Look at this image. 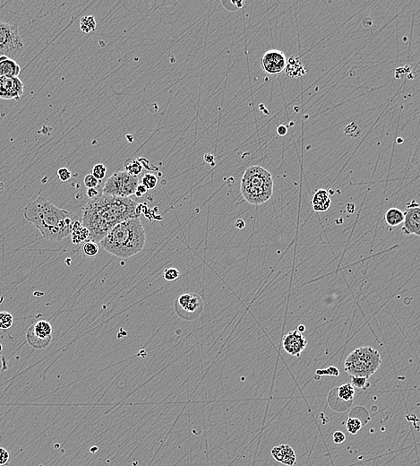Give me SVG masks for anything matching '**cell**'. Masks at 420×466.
I'll use <instances>...</instances> for the list:
<instances>
[{
    "label": "cell",
    "instance_id": "cell-1",
    "mask_svg": "<svg viewBox=\"0 0 420 466\" xmlns=\"http://www.w3.org/2000/svg\"><path fill=\"white\" fill-rule=\"evenodd\" d=\"M137 216V205L134 200L100 194L86 203L82 223L89 231V239L97 243L116 225Z\"/></svg>",
    "mask_w": 420,
    "mask_h": 466
},
{
    "label": "cell",
    "instance_id": "cell-2",
    "mask_svg": "<svg viewBox=\"0 0 420 466\" xmlns=\"http://www.w3.org/2000/svg\"><path fill=\"white\" fill-rule=\"evenodd\" d=\"M23 217L40 231L43 238L60 241L70 235L78 217L69 211L60 209L43 197L29 203L23 209Z\"/></svg>",
    "mask_w": 420,
    "mask_h": 466
},
{
    "label": "cell",
    "instance_id": "cell-3",
    "mask_svg": "<svg viewBox=\"0 0 420 466\" xmlns=\"http://www.w3.org/2000/svg\"><path fill=\"white\" fill-rule=\"evenodd\" d=\"M145 240V230L137 216L116 225L100 241V244L109 254L127 259L143 250Z\"/></svg>",
    "mask_w": 420,
    "mask_h": 466
},
{
    "label": "cell",
    "instance_id": "cell-4",
    "mask_svg": "<svg viewBox=\"0 0 420 466\" xmlns=\"http://www.w3.org/2000/svg\"><path fill=\"white\" fill-rule=\"evenodd\" d=\"M240 191L250 205H260L266 203L273 193L272 174L261 166L246 169L240 183Z\"/></svg>",
    "mask_w": 420,
    "mask_h": 466
},
{
    "label": "cell",
    "instance_id": "cell-5",
    "mask_svg": "<svg viewBox=\"0 0 420 466\" xmlns=\"http://www.w3.org/2000/svg\"><path fill=\"white\" fill-rule=\"evenodd\" d=\"M380 353L370 346L360 347L347 357L344 370L351 376H361L368 379L380 368Z\"/></svg>",
    "mask_w": 420,
    "mask_h": 466
},
{
    "label": "cell",
    "instance_id": "cell-6",
    "mask_svg": "<svg viewBox=\"0 0 420 466\" xmlns=\"http://www.w3.org/2000/svg\"><path fill=\"white\" fill-rule=\"evenodd\" d=\"M139 185L138 177L132 176L125 171H118L109 177L105 182L103 188V194L129 198L132 195H135Z\"/></svg>",
    "mask_w": 420,
    "mask_h": 466
},
{
    "label": "cell",
    "instance_id": "cell-7",
    "mask_svg": "<svg viewBox=\"0 0 420 466\" xmlns=\"http://www.w3.org/2000/svg\"><path fill=\"white\" fill-rule=\"evenodd\" d=\"M23 42L18 26L0 20V57L16 60L22 55Z\"/></svg>",
    "mask_w": 420,
    "mask_h": 466
},
{
    "label": "cell",
    "instance_id": "cell-8",
    "mask_svg": "<svg viewBox=\"0 0 420 466\" xmlns=\"http://www.w3.org/2000/svg\"><path fill=\"white\" fill-rule=\"evenodd\" d=\"M52 325L46 320H40L27 330L26 339L29 344L36 350H42L50 345L52 340Z\"/></svg>",
    "mask_w": 420,
    "mask_h": 466
},
{
    "label": "cell",
    "instance_id": "cell-9",
    "mask_svg": "<svg viewBox=\"0 0 420 466\" xmlns=\"http://www.w3.org/2000/svg\"><path fill=\"white\" fill-rule=\"evenodd\" d=\"M175 307L183 319L192 320L196 319L204 309V302L196 293H185L178 297Z\"/></svg>",
    "mask_w": 420,
    "mask_h": 466
},
{
    "label": "cell",
    "instance_id": "cell-10",
    "mask_svg": "<svg viewBox=\"0 0 420 466\" xmlns=\"http://www.w3.org/2000/svg\"><path fill=\"white\" fill-rule=\"evenodd\" d=\"M24 86L19 77L0 76V99L6 101H18L23 96Z\"/></svg>",
    "mask_w": 420,
    "mask_h": 466
},
{
    "label": "cell",
    "instance_id": "cell-11",
    "mask_svg": "<svg viewBox=\"0 0 420 466\" xmlns=\"http://www.w3.org/2000/svg\"><path fill=\"white\" fill-rule=\"evenodd\" d=\"M287 65V59L283 52L278 50H271L262 57V67L267 74H278L283 72Z\"/></svg>",
    "mask_w": 420,
    "mask_h": 466
},
{
    "label": "cell",
    "instance_id": "cell-12",
    "mask_svg": "<svg viewBox=\"0 0 420 466\" xmlns=\"http://www.w3.org/2000/svg\"><path fill=\"white\" fill-rule=\"evenodd\" d=\"M408 209L404 213L402 233L405 235L420 236V208L414 200L408 205Z\"/></svg>",
    "mask_w": 420,
    "mask_h": 466
},
{
    "label": "cell",
    "instance_id": "cell-13",
    "mask_svg": "<svg viewBox=\"0 0 420 466\" xmlns=\"http://www.w3.org/2000/svg\"><path fill=\"white\" fill-rule=\"evenodd\" d=\"M307 346V341L298 330L290 331L282 340L284 351L294 357H300L301 353Z\"/></svg>",
    "mask_w": 420,
    "mask_h": 466
},
{
    "label": "cell",
    "instance_id": "cell-14",
    "mask_svg": "<svg viewBox=\"0 0 420 466\" xmlns=\"http://www.w3.org/2000/svg\"><path fill=\"white\" fill-rule=\"evenodd\" d=\"M272 455L275 461L284 466H293L296 464V454L289 445H280L272 449Z\"/></svg>",
    "mask_w": 420,
    "mask_h": 466
},
{
    "label": "cell",
    "instance_id": "cell-15",
    "mask_svg": "<svg viewBox=\"0 0 420 466\" xmlns=\"http://www.w3.org/2000/svg\"><path fill=\"white\" fill-rule=\"evenodd\" d=\"M20 73L21 68L16 60L7 57H0V76L18 77Z\"/></svg>",
    "mask_w": 420,
    "mask_h": 466
},
{
    "label": "cell",
    "instance_id": "cell-16",
    "mask_svg": "<svg viewBox=\"0 0 420 466\" xmlns=\"http://www.w3.org/2000/svg\"><path fill=\"white\" fill-rule=\"evenodd\" d=\"M312 208L315 212H325L331 205L329 194L324 189L317 190L312 197Z\"/></svg>",
    "mask_w": 420,
    "mask_h": 466
},
{
    "label": "cell",
    "instance_id": "cell-17",
    "mask_svg": "<svg viewBox=\"0 0 420 466\" xmlns=\"http://www.w3.org/2000/svg\"><path fill=\"white\" fill-rule=\"evenodd\" d=\"M285 73L290 77H301L307 74V69H305L303 63L298 57H291L287 61L285 68Z\"/></svg>",
    "mask_w": 420,
    "mask_h": 466
},
{
    "label": "cell",
    "instance_id": "cell-18",
    "mask_svg": "<svg viewBox=\"0 0 420 466\" xmlns=\"http://www.w3.org/2000/svg\"><path fill=\"white\" fill-rule=\"evenodd\" d=\"M70 234H71L72 242L75 245L86 241V239H89V237H90L89 231L79 221H76L74 222Z\"/></svg>",
    "mask_w": 420,
    "mask_h": 466
},
{
    "label": "cell",
    "instance_id": "cell-19",
    "mask_svg": "<svg viewBox=\"0 0 420 466\" xmlns=\"http://www.w3.org/2000/svg\"><path fill=\"white\" fill-rule=\"evenodd\" d=\"M385 222L391 227H396L398 225L403 223L404 221V213L402 211L392 207L386 212L385 215Z\"/></svg>",
    "mask_w": 420,
    "mask_h": 466
},
{
    "label": "cell",
    "instance_id": "cell-20",
    "mask_svg": "<svg viewBox=\"0 0 420 466\" xmlns=\"http://www.w3.org/2000/svg\"><path fill=\"white\" fill-rule=\"evenodd\" d=\"M338 397L344 402H350L355 396V388L351 384H344L336 389Z\"/></svg>",
    "mask_w": 420,
    "mask_h": 466
},
{
    "label": "cell",
    "instance_id": "cell-21",
    "mask_svg": "<svg viewBox=\"0 0 420 466\" xmlns=\"http://www.w3.org/2000/svg\"><path fill=\"white\" fill-rule=\"evenodd\" d=\"M125 171L126 173L130 174L132 176L138 177V175L142 172V165L140 163L138 160L128 159L126 160L124 163Z\"/></svg>",
    "mask_w": 420,
    "mask_h": 466
},
{
    "label": "cell",
    "instance_id": "cell-22",
    "mask_svg": "<svg viewBox=\"0 0 420 466\" xmlns=\"http://www.w3.org/2000/svg\"><path fill=\"white\" fill-rule=\"evenodd\" d=\"M96 28V21L92 16H88L81 19L80 22V29L82 32L89 34Z\"/></svg>",
    "mask_w": 420,
    "mask_h": 466
},
{
    "label": "cell",
    "instance_id": "cell-23",
    "mask_svg": "<svg viewBox=\"0 0 420 466\" xmlns=\"http://www.w3.org/2000/svg\"><path fill=\"white\" fill-rule=\"evenodd\" d=\"M14 323V318L12 314L6 311H2L0 312V329L8 330L11 328L12 325Z\"/></svg>",
    "mask_w": 420,
    "mask_h": 466
},
{
    "label": "cell",
    "instance_id": "cell-24",
    "mask_svg": "<svg viewBox=\"0 0 420 466\" xmlns=\"http://www.w3.org/2000/svg\"><path fill=\"white\" fill-rule=\"evenodd\" d=\"M362 428V422L357 418H349L347 420L346 429L352 435H356Z\"/></svg>",
    "mask_w": 420,
    "mask_h": 466
},
{
    "label": "cell",
    "instance_id": "cell-25",
    "mask_svg": "<svg viewBox=\"0 0 420 466\" xmlns=\"http://www.w3.org/2000/svg\"><path fill=\"white\" fill-rule=\"evenodd\" d=\"M141 183H142V185L144 188H146L147 190H150V189H154L156 187V185L158 183V179L154 174L145 173L142 177Z\"/></svg>",
    "mask_w": 420,
    "mask_h": 466
},
{
    "label": "cell",
    "instance_id": "cell-26",
    "mask_svg": "<svg viewBox=\"0 0 420 466\" xmlns=\"http://www.w3.org/2000/svg\"><path fill=\"white\" fill-rule=\"evenodd\" d=\"M84 252L86 256H95L99 253V246L96 242L88 240L84 246Z\"/></svg>",
    "mask_w": 420,
    "mask_h": 466
},
{
    "label": "cell",
    "instance_id": "cell-27",
    "mask_svg": "<svg viewBox=\"0 0 420 466\" xmlns=\"http://www.w3.org/2000/svg\"><path fill=\"white\" fill-rule=\"evenodd\" d=\"M91 174L95 177L98 180L103 179L107 174V168L102 163L94 165L93 168H92V173Z\"/></svg>",
    "mask_w": 420,
    "mask_h": 466
},
{
    "label": "cell",
    "instance_id": "cell-28",
    "mask_svg": "<svg viewBox=\"0 0 420 466\" xmlns=\"http://www.w3.org/2000/svg\"><path fill=\"white\" fill-rule=\"evenodd\" d=\"M351 386L358 389H363L369 387L368 379L361 376H351Z\"/></svg>",
    "mask_w": 420,
    "mask_h": 466
},
{
    "label": "cell",
    "instance_id": "cell-29",
    "mask_svg": "<svg viewBox=\"0 0 420 466\" xmlns=\"http://www.w3.org/2000/svg\"><path fill=\"white\" fill-rule=\"evenodd\" d=\"M315 374L320 376H339L340 375V370H338L334 366H330L329 368L325 370H317L315 371Z\"/></svg>",
    "mask_w": 420,
    "mask_h": 466
},
{
    "label": "cell",
    "instance_id": "cell-30",
    "mask_svg": "<svg viewBox=\"0 0 420 466\" xmlns=\"http://www.w3.org/2000/svg\"><path fill=\"white\" fill-rule=\"evenodd\" d=\"M180 273L176 268H168L164 271V279L166 281H175L179 277Z\"/></svg>",
    "mask_w": 420,
    "mask_h": 466
},
{
    "label": "cell",
    "instance_id": "cell-31",
    "mask_svg": "<svg viewBox=\"0 0 420 466\" xmlns=\"http://www.w3.org/2000/svg\"><path fill=\"white\" fill-rule=\"evenodd\" d=\"M84 182L87 188H95L99 184V180L92 174H89L86 176Z\"/></svg>",
    "mask_w": 420,
    "mask_h": 466
},
{
    "label": "cell",
    "instance_id": "cell-32",
    "mask_svg": "<svg viewBox=\"0 0 420 466\" xmlns=\"http://www.w3.org/2000/svg\"><path fill=\"white\" fill-rule=\"evenodd\" d=\"M57 176L61 181L65 182L68 181L71 179L72 174H71V171H69L68 168H61L57 171Z\"/></svg>",
    "mask_w": 420,
    "mask_h": 466
},
{
    "label": "cell",
    "instance_id": "cell-33",
    "mask_svg": "<svg viewBox=\"0 0 420 466\" xmlns=\"http://www.w3.org/2000/svg\"><path fill=\"white\" fill-rule=\"evenodd\" d=\"M9 453L6 449L0 448V466H5L8 464Z\"/></svg>",
    "mask_w": 420,
    "mask_h": 466
},
{
    "label": "cell",
    "instance_id": "cell-34",
    "mask_svg": "<svg viewBox=\"0 0 420 466\" xmlns=\"http://www.w3.org/2000/svg\"><path fill=\"white\" fill-rule=\"evenodd\" d=\"M332 438H333V442H334L335 444H342L345 441L346 436H345V434H344L343 432L335 431L334 433H333Z\"/></svg>",
    "mask_w": 420,
    "mask_h": 466
},
{
    "label": "cell",
    "instance_id": "cell-35",
    "mask_svg": "<svg viewBox=\"0 0 420 466\" xmlns=\"http://www.w3.org/2000/svg\"><path fill=\"white\" fill-rule=\"evenodd\" d=\"M7 363H6V357L0 355V373L4 372L7 370Z\"/></svg>",
    "mask_w": 420,
    "mask_h": 466
},
{
    "label": "cell",
    "instance_id": "cell-36",
    "mask_svg": "<svg viewBox=\"0 0 420 466\" xmlns=\"http://www.w3.org/2000/svg\"><path fill=\"white\" fill-rule=\"evenodd\" d=\"M99 195L100 194L95 188H88L87 190V197L90 199L95 198Z\"/></svg>",
    "mask_w": 420,
    "mask_h": 466
},
{
    "label": "cell",
    "instance_id": "cell-37",
    "mask_svg": "<svg viewBox=\"0 0 420 466\" xmlns=\"http://www.w3.org/2000/svg\"><path fill=\"white\" fill-rule=\"evenodd\" d=\"M146 191H147V189L144 188V187L142 186V184H141V185H138V187H137V191H136V194H135V195H136L137 197H142V196H143L144 194L146 193Z\"/></svg>",
    "mask_w": 420,
    "mask_h": 466
},
{
    "label": "cell",
    "instance_id": "cell-38",
    "mask_svg": "<svg viewBox=\"0 0 420 466\" xmlns=\"http://www.w3.org/2000/svg\"><path fill=\"white\" fill-rule=\"evenodd\" d=\"M287 132H288V129L285 125H280L277 128V133L280 136H285L287 134Z\"/></svg>",
    "mask_w": 420,
    "mask_h": 466
},
{
    "label": "cell",
    "instance_id": "cell-39",
    "mask_svg": "<svg viewBox=\"0 0 420 466\" xmlns=\"http://www.w3.org/2000/svg\"><path fill=\"white\" fill-rule=\"evenodd\" d=\"M245 226V223L241 219H239L237 222H235V227L237 228L238 230H242V229H244Z\"/></svg>",
    "mask_w": 420,
    "mask_h": 466
},
{
    "label": "cell",
    "instance_id": "cell-40",
    "mask_svg": "<svg viewBox=\"0 0 420 466\" xmlns=\"http://www.w3.org/2000/svg\"><path fill=\"white\" fill-rule=\"evenodd\" d=\"M205 161L206 162H208V163L212 165L213 164L214 157H213V155H211V154H205Z\"/></svg>",
    "mask_w": 420,
    "mask_h": 466
},
{
    "label": "cell",
    "instance_id": "cell-41",
    "mask_svg": "<svg viewBox=\"0 0 420 466\" xmlns=\"http://www.w3.org/2000/svg\"><path fill=\"white\" fill-rule=\"evenodd\" d=\"M354 208H355V205H354V204H352V203H349V204L347 205V211H348L349 214H353L354 211H355Z\"/></svg>",
    "mask_w": 420,
    "mask_h": 466
},
{
    "label": "cell",
    "instance_id": "cell-42",
    "mask_svg": "<svg viewBox=\"0 0 420 466\" xmlns=\"http://www.w3.org/2000/svg\"><path fill=\"white\" fill-rule=\"evenodd\" d=\"M305 331H306V327H305V325H303V324H301V325H299V326L298 327V332H299L300 334H302V333L305 332Z\"/></svg>",
    "mask_w": 420,
    "mask_h": 466
},
{
    "label": "cell",
    "instance_id": "cell-43",
    "mask_svg": "<svg viewBox=\"0 0 420 466\" xmlns=\"http://www.w3.org/2000/svg\"><path fill=\"white\" fill-rule=\"evenodd\" d=\"M1 350H2V346H1V345H0V351H1Z\"/></svg>",
    "mask_w": 420,
    "mask_h": 466
}]
</instances>
